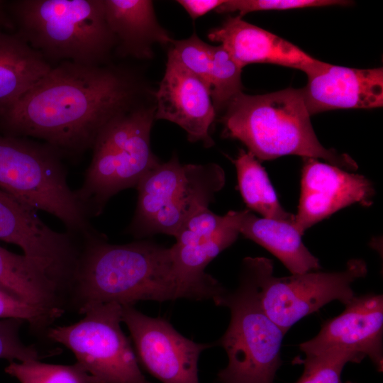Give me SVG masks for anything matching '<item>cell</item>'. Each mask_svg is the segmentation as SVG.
<instances>
[{"mask_svg":"<svg viewBox=\"0 0 383 383\" xmlns=\"http://www.w3.org/2000/svg\"><path fill=\"white\" fill-rule=\"evenodd\" d=\"M138 94L126 72L62 61L21 96L0 104V133L38 138L62 156H79L111 119L136 106Z\"/></svg>","mask_w":383,"mask_h":383,"instance_id":"6da1fadb","label":"cell"},{"mask_svg":"<svg viewBox=\"0 0 383 383\" xmlns=\"http://www.w3.org/2000/svg\"><path fill=\"white\" fill-rule=\"evenodd\" d=\"M82 239L65 306L81 313L99 304L181 299L170 248L146 240L111 244L96 231Z\"/></svg>","mask_w":383,"mask_h":383,"instance_id":"7a4b0ae2","label":"cell"},{"mask_svg":"<svg viewBox=\"0 0 383 383\" xmlns=\"http://www.w3.org/2000/svg\"><path fill=\"white\" fill-rule=\"evenodd\" d=\"M310 116L301 89L258 95L240 92L225 109L222 135L241 141L257 160L295 155L356 170L357 164L350 156L321 145Z\"/></svg>","mask_w":383,"mask_h":383,"instance_id":"3957f363","label":"cell"},{"mask_svg":"<svg viewBox=\"0 0 383 383\" xmlns=\"http://www.w3.org/2000/svg\"><path fill=\"white\" fill-rule=\"evenodd\" d=\"M6 6L16 33L48 62L104 65L116 46L104 0H16Z\"/></svg>","mask_w":383,"mask_h":383,"instance_id":"277c9868","label":"cell"},{"mask_svg":"<svg viewBox=\"0 0 383 383\" xmlns=\"http://www.w3.org/2000/svg\"><path fill=\"white\" fill-rule=\"evenodd\" d=\"M265 257L243 260L240 283L213 300L231 311V321L218 344L228 363L219 371L221 383H273L282 365L280 350L285 335L265 313L262 304Z\"/></svg>","mask_w":383,"mask_h":383,"instance_id":"5b68a950","label":"cell"},{"mask_svg":"<svg viewBox=\"0 0 383 383\" xmlns=\"http://www.w3.org/2000/svg\"><path fill=\"white\" fill-rule=\"evenodd\" d=\"M155 108L135 106L99 132L81 187L74 193L88 217L101 213L111 197L136 187L159 161L150 148Z\"/></svg>","mask_w":383,"mask_h":383,"instance_id":"8992f818","label":"cell"},{"mask_svg":"<svg viewBox=\"0 0 383 383\" xmlns=\"http://www.w3.org/2000/svg\"><path fill=\"white\" fill-rule=\"evenodd\" d=\"M62 157L45 143L0 133V189L36 211L54 216L67 232L83 238L94 230L69 187Z\"/></svg>","mask_w":383,"mask_h":383,"instance_id":"52a82bcc","label":"cell"},{"mask_svg":"<svg viewBox=\"0 0 383 383\" xmlns=\"http://www.w3.org/2000/svg\"><path fill=\"white\" fill-rule=\"evenodd\" d=\"M225 181L223 170L215 163L183 165L177 155L158 162L135 187L137 207L128 232L138 238L174 237L187 220L209 209Z\"/></svg>","mask_w":383,"mask_h":383,"instance_id":"ba28073f","label":"cell"},{"mask_svg":"<svg viewBox=\"0 0 383 383\" xmlns=\"http://www.w3.org/2000/svg\"><path fill=\"white\" fill-rule=\"evenodd\" d=\"M122 306L111 302L84 309L80 321L50 327L47 338L69 348L99 383H152L142 373L130 340L121 330Z\"/></svg>","mask_w":383,"mask_h":383,"instance_id":"9c48e42d","label":"cell"},{"mask_svg":"<svg viewBox=\"0 0 383 383\" xmlns=\"http://www.w3.org/2000/svg\"><path fill=\"white\" fill-rule=\"evenodd\" d=\"M364 260H350L340 272L310 271L289 277L273 276V263L266 259L262 279V304L267 315L284 334L304 317L338 300L347 305L355 296L351 284L365 277Z\"/></svg>","mask_w":383,"mask_h":383,"instance_id":"30bf717a","label":"cell"},{"mask_svg":"<svg viewBox=\"0 0 383 383\" xmlns=\"http://www.w3.org/2000/svg\"><path fill=\"white\" fill-rule=\"evenodd\" d=\"M239 234L228 213L218 216L207 209L185 221L170 247L181 299L213 300L226 290L205 268Z\"/></svg>","mask_w":383,"mask_h":383,"instance_id":"8fae6325","label":"cell"},{"mask_svg":"<svg viewBox=\"0 0 383 383\" xmlns=\"http://www.w3.org/2000/svg\"><path fill=\"white\" fill-rule=\"evenodd\" d=\"M74 236L54 231L36 211L0 189V240L20 247L62 294L70 287L79 255Z\"/></svg>","mask_w":383,"mask_h":383,"instance_id":"7c38bea8","label":"cell"},{"mask_svg":"<svg viewBox=\"0 0 383 383\" xmlns=\"http://www.w3.org/2000/svg\"><path fill=\"white\" fill-rule=\"evenodd\" d=\"M138 361L162 383H199L198 361L210 345L180 334L165 319L143 314L133 306H122Z\"/></svg>","mask_w":383,"mask_h":383,"instance_id":"4fadbf2b","label":"cell"},{"mask_svg":"<svg viewBox=\"0 0 383 383\" xmlns=\"http://www.w3.org/2000/svg\"><path fill=\"white\" fill-rule=\"evenodd\" d=\"M301 192L294 226L305 231L337 211L355 203L372 204L374 189L365 176L351 173L318 159L304 157Z\"/></svg>","mask_w":383,"mask_h":383,"instance_id":"5bb4252c","label":"cell"},{"mask_svg":"<svg viewBox=\"0 0 383 383\" xmlns=\"http://www.w3.org/2000/svg\"><path fill=\"white\" fill-rule=\"evenodd\" d=\"M301 89L309 114L338 109H372L383 105V69H355L317 59L303 70Z\"/></svg>","mask_w":383,"mask_h":383,"instance_id":"9a60e30c","label":"cell"},{"mask_svg":"<svg viewBox=\"0 0 383 383\" xmlns=\"http://www.w3.org/2000/svg\"><path fill=\"white\" fill-rule=\"evenodd\" d=\"M383 296L354 298L338 316L323 323L319 333L299 347L305 355L340 348L369 357L379 372L383 368Z\"/></svg>","mask_w":383,"mask_h":383,"instance_id":"2e32d148","label":"cell"},{"mask_svg":"<svg viewBox=\"0 0 383 383\" xmlns=\"http://www.w3.org/2000/svg\"><path fill=\"white\" fill-rule=\"evenodd\" d=\"M155 118L174 123L190 142L214 145L209 130L216 116L205 84L180 62L167 56L166 70L155 94Z\"/></svg>","mask_w":383,"mask_h":383,"instance_id":"e0dca14e","label":"cell"},{"mask_svg":"<svg viewBox=\"0 0 383 383\" xmlns=\"http://www.w3.org/2000/svg\"><path fill=\"white\" fill-rule=\"evenodd\" d=\"M221 43L242 69L251 63H271L304 70L316 59L284 38L248 23L242 17H229L208 33Z\"/></svg>","mask_w":383,"mask_h":383,"instance_id":"ac0fdd59","label":"cell"},{"mask_svg":"<svg viewBox=\"0 0 383 383\" xmlns=\"http://www.w3.org/2000/svg\"><path fill=\"white\" fill-rule=\"evenodd\" d=\"M108 25L123 56L150 58L155 43L174 41L158 23L152 1L148 0H104Z\"/></svg>","mask_w":383,"mask_h":383,"instance_id":"d6986e66","label":"cell"},{"mask_svg":"<svg viewBox=\"0 0 383 383\" xmlns=\"http://www.w3.org/2000/svg\"><path fill=\"white\" fill-rule=\"evenodd\" d=\"M228 213L240 234L270 251L292 274L321 268L318 259L304 245L294 221L258 217L248 210Z\"/></svg>","mask_w":383,"mask_h":383,"instance_id":"ffe728a7","label":"cell"},{"mask_svg":"<svg viewBox=\"0 0 383 383\" xmlns=\"http://www.w3.org/2000/svg\"><path fill=\"white\" fill-rule=\"evenodd\" d=\"M0 289L30 305L62 314L64 298L55 284L32 260L0 246Z\"/></svg>","mask_w":383,"mask_h":383,"instance_id":"44dd1931","label":"cell"},{"mask_svg":"<svg viewBox=\"0 0 383 383\" xmlns=\"http://www.w3.org/2000/svg\"><path fill=\"white\" fill-rule=\"evenodd\" d=\"M52 67L16 33H8L0 28V104L21 96Z\"/></svg>","mask_w":383,"mask_h":383,"instance_id":"7402d4cb","label":"cell"},{"mask_svg":"<svg viewBox=\"0 0 383 383\" xmlns=\"http://www.w3.org/2000/svg\"><path fill=\"white\" fill-rule=\"evenodd\" d=\"M233 162L239 191L248 208L264 218L294 221V215L281 206L266 171L250 152L240 150Z\"/></svg>","mask_w":383,"mask_h":383,"instance_id":"603a6c76","label":"cell"},{"mask_svg":"<svg viewBox=\"0 0 383 383\" xmlns=\"http://www.w3.org/2000/svg\"><path fill=\"white\" fill-rule=\"evenodd\" d=\"M5 372L20 383H99L80 364L55 365L39 360L10 362Z\"/></svg>","mask_w":383,"mask_h":383,"instance_id":"cb8c5ba5","label":"cell"},{"mask_svg":"<svg viewBox=\"0 0 383 383\" xmlns=\"http://www.w3.org/2000/svg\"><path fill=\"white\" fill-rule=\"evenodd\" d=\"M210 93L217 113L225 110L231 100L242 92V68L221 45H210Z\"/></svg>","mask_w":383,"mask_h":383,"instance_id":"d4e9b609","label":"cell"},{"mask_svg":"<svg viewBox=\"0 0 383 383\" xmlns=\"http://www.w3.org/2000/svg\"><path fill=\"white\" fill-rule=\"evenodd\" d=\"M365 357L340 348L296 357L293 363L304 365V372L296 383H342L341 373L348 362H360ZM347 383H353L348 382Z\"/></svg>","mask_w":383,"mask_h":383,"instance_id":"484cf974","label":"cell"},{"mask_svg":"<svg viewBox=\"0 0 383 383\" xmlns=\"http://www.w3.org/2000/svg\"><path fill=\"white\" fill-rule=\"evenodd\" d=\"M167 55L194 73L210 91V45L194 33L189 38L173 41Z\"/></svg>","mask_w":383,"mask_h":383,"instance_id":"4316f807","label":"cell"},{"mask_svg":"<svg viewBox=\"0 0 383 383\" xmlns=\"http://www.w3.org/2000/svg\"><path fill=\"white\" fill-rule=\"evenodd\" d=\"M61 313L26 304L0 289V319L16 318L27 322L31 328L45 333Z\"/></svg>","mask_w":383,"mask_h":383,"instance_id":"83f0119b","label":"cell"},{"mask_svg":"<svg viewBox=\"0 0 383 383\" xmlns=\"http://www.w3.org/2000/svg\"><path fill=\"white\" fill-rule=\"evenodd\" d=\"M350 1L341 0H226L216 9L220 13L238 11L239 16L258 11L288 10L347 5Z\"/></svg>","mask_w":383,"mask_h":383,"instance_id":"f1b7e54d","label":"cell"},{"mask_svg":"<svg viewBox=\"0 0 383 383\" xmlns=\"http://www.w3.org/2000/svg\"><path fill=\"white\" fill-rule=\"evenodd\" d=\"M23 323L16 318L0 319V359L23 362L42 357L34 346L26 345L21 340L19 331Z\"/></svg>","mask_w":383,"mask_h":383,"instance_id":"f546056e","label":"cell"},{"mask_svg":"<svg viewBox=\"0 0 383 383\" xmlns=\"http://www.w3.org/2000/svg\"><path fill=\"white\" fill-rule=\"evenodd\" d=\"M187 12L192 20L216 10L224 0H179L177 1Z\"/></svg>","mask_w":383,"mask_h":383,"instance_id":"4dcf8cb0","label":"cell"},{"mask_svg":"<svg viewBox=\"0 0 383 383\" xmlns=\"http://www.w3.org/2000/svg\"><path fill=\"white\" fill-rule=\"evenodd\" d=\"M0 28L15 30L14 23L7 10L6 3L0 1Z\"/></svg>","mask_w":383,"mask_h":383,"instance_id":"1f68e13d","label":"cell"}]
</instances>
